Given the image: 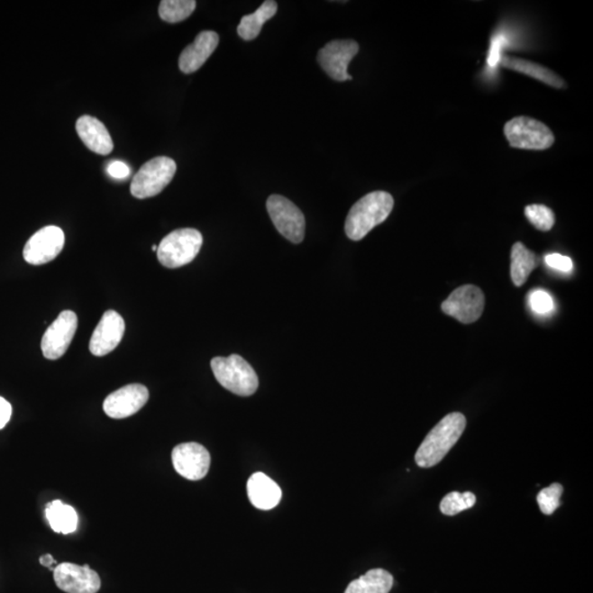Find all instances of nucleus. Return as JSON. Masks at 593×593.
Wrapping results in <instances>:
<instances>
[{
    "label": "nucleus",
    "mask_w": 593,
    "mask_h": 593,
    "mask_svg": "<svg viewBox=\"0 0 593 593\" xmlns=\"http://www.w3.org/2000/svg\"><path fill=\"white\" fill-rule=\"evenodd\" d=\"M466 418L460 412H453L442 419L419 447L415 461L422 469H430L444 459L460 437L464 433Z\"/></svg>",
    "instance_id": "f257e3e1"
},
{
    "label": "nucleus",
    "mask_w": 593,
    "mask_h": 593,
    "mask_svg": "<svg viewBox=\"0 0 593 593\" xmlns=\"http://www.w3.org/2000/svg\"><path fill=\"white\" fill-rule=\"evenodd\" d=\"M389 193L373 192L364 196L351 208L345 221V233L351 240L360 241L377 225L389 217L394 208Z\"/></svg>",
    "instance_id": "f03ea898"
},
{
    "label": "nucleus",
    "mask_w": 593,
    "mask_h": 593,
    "mask_svg": "<svg viewBox=\"0 0 593 593\" xmlns=\"http://www.w3.org/2000/svg\"><path fill=\"white\" fill-rule=\"evenodd\" d=\"M211 369L218 383L234 395L252 396L259 388V377L253 367L240 355L214 358L211 360Z\"/></svg>",
    "instance_id": "7ed1b4c3"
},
{
    "label": "nucleus",
    "mask_w": 593,
    "mask_h": 593,
    "mask_svg": "<svg viewBox=\"0 0 593 593\" xmlns=\"http://www.w3.org/2000/svg\"><path fill=\"white\" fill-rule=\"evenodd\" d=\"M203 235L196 229L173 231L160 241L158 248L160 263L168 269H178L192 263L203 246Z\"/></svg>",
    "instance_id": "20e7f679"
},
{
    "label": "nucleus",
    "mask_w": 593,
    "mask_h": 593,
    "mask_svg": "<svg viewBox=\"0 0 593 593\" xmlns=\"http://www.w3.org/2000/svg\"><path fill=\"white\" fill-rule=\"evenodd\" d=\"M175 160L168 157L154 158L145 163L134 175L132 182V194L138 199L154 197L162 193L175 176Z\"/></svg>",
    "instance_id": "39448f33"
},
{
    "label": "nucleus",
    "mask_w": 593,
    "mask_h": 593,
    "mask_svg": "<svg viewBox=\"0 0 593 593\" xmlns=\"http://www.w3.org/2000/svg\"><path fill=\"white\" fill-rule=\"evenodd\" d=\"M505 135L512 148L546 150L555 142L546 124L530 117H516L505 125Z\"/></svg>",
    "instance_id": "423d86ee"
},
{
    "label": "nucleus",
    "mask_w": 593,
    "mask_h": 593,
    "mask_svg": "<svg viewBox=\"0 0 593 593\" xmlns=\"http://www.w3.org/2000/svg\"><path fill=\"white\" fill-rule=\"evenodd\" d=\"M269 214L275 228L284 238L295 244L303 242L306 220L301 210L283 196L273 195L268 199Z\"/></svg>",
    "instance_id": "0eeeda50"
},
{
    "label": "nucleus",
    "mask_w": 593,
    "mask_h": 593,
    "mask_svg": "<svg viewBox=\"0 0 593 593\" xmlns=\"http://www.w3.org/2000/svg\"><path fill=\"white\" fill-rule=\"evenodd\" d=\"M484 309L485 295L474 285H465L455 289L442 304L445 315L453 316L464 324L476 323Z\"/></svg>",
    "instance_id": "6e6552de"
},
{
    "label": "nucleus",
    "mask_w": 593,
    "mask_h": 593,
    "mask_svg": "<svg viewBox=\"0 0 593 593\" xmlns=\"http://www.w3.org/2000/svg\"><path fill=\"white\" fill-rule=\"evenodd\" d=\"M359 51L360 45L354 40H335L320 50L318 62L331 78L345 82L351 79L348 67Z\"/></svg>",
    "instance_id": "1a4fd4ad"
},
{
    "label": "nucleus",
    "mask_w": 593,
    "mask_h": 593,
    "mask_svg": "<svg viewBox=\"0 0 593 593\" xmlns=\"http://www.w3.org/2000/svg\"><path fill=\"white\" fill-rule=\"evenodd\" d=\"M64 243L63 230L55 225H48L29 239L24 246L23 258L32 265L47 264L62 252Z\"/></svg>",
    "instance_id": "9d476101"
},
{
    "label": "nucleus",
    "mask_w": 593,
    "mask_h": 593,
    "mask_svg": "<svg viewBox=\"0 0 593 593\" xmlns=\"http://www.w3.org/2000/svg\"><path fill=\"white\" fill-rule=\"evenodd\" d=\"M78 330V315L73 311H63L45 332L41 349L45 359L59 360L67 353Z\"/></svg>",
    "instance_id": "9b49d317"
},
{
    "label": "nucleus",
    "mask_w": 593,
    "mask_h": 593,
    "mask_svg": "<svg viewBox=\"0 0 593 593\" xmlns=\"http://www.w3.org/2000/svg\"><path fill=\"white\" fill-rule=\"evenodd\" d=\"M174 469L184 479L200 480L207 476L211 457L205 447L198 443H183L172 452Z\"/></svg>",
    "instance_id": "f8f14e48"
},
{
    "label": "nucleus",
    "mask_w": 593,
    "mask_h": 593,
    "mask_svg": "<svg viewBox=\"0 0 593 593\" xmlns=\"http://www.w3.org/2000/svg\"><path fill=\"white\" fill-rule=\"evenodd\" d=\"M53 571L55 585L67 593H97L102 587L99 575L88 565L63 562Z\"/></svg>",
    "instance_id": "ddd939ff"
},
{
    "label": "nucleus",
    "mask_w": 593,
    "mask_h": 593,
    "mask_svg": "<svg viewBox=\"0 0 593 593\" xmlns=\"http://www.w3.org/2000/svg\"><path fill=\"white\" fill-rule=\"evenodd\" d=\"M147 387L132 384L110 394L104 401L105 414L113 419H125L143 408L149 400Z\"/></svg>",
    "instance_id": "4468645a"
},
{
    "label": "nucleus",
    "mask_w": 593,
    "mask_h": 593,
    "mask_svg": "<svg viewBox=\"0 0 593 593\" xmlns=\"http://www.w3.org/2000/svg\"><path fill=\"white\" fill-rule=\"evenodd\" d=\"M125 324L123 316L114 310L105 311L90 339V353L95 356L109 354L122 342Z\"/></svg>",
    "instance_id": "2eb2a0df"
},
{
    "label": "nucleus",
    "mask_w": 593,
    "mask_h": 593,
    "mask_svg": "<svg viewBox=\"0 0 593 593\" xmlns=\"http://www.w3.org/2000/svg\"><path fill=\"white\" fill-rule=\"evenodd\" d=\"M219 44V35L214 32H203L196 37L195 41L185 48L179 57V69L184 74H192L207 62L211 54Z\"/></svg>",
    "instance_id": "dca6fc26"
},
{
    "label": "nucleus",
    "mask_w": 593,
    "mask_h": 593,
    "mask_svg": "<svg viewBox=\"0 0 593 593\" xmlns=\"http://www.w3.org/2000/svg\"><path fill=\"white\" fill-rule=\"evenodd\" d=\"M77 132L80 140L93 152L108 155L113 152L114 142L107 128L97 118L83 115L78 120Z\"/></svg>",
    "instance_id": "f3484780"
},
{
    "label": "nucleus",
    "mask_w": 593,
    "mask_h": 593,
    "mask_svg": "<svg viewBox=\"0 0 593 593\" xmlns=\"http://www.w3.org/2000/svg\"><path fill=\"white\" fill-rule=\"evenodd\" d=\"M246 488L251 504L258 509H274L281 500L280 487L263 472H255L251 476Z\"/></svg>",
    "instance_id": "a211bd4d"
},
{
    "label": "nucleus",
    "mask_w": 593,
    "mask_h": 593,
    "mask_svg": "<svg viewBox=\"0 0 593 593\" xmlns=\"http://www.w3.org/2000/svg\"><path fill=\"white\" fill-rule=\"evenodd\" d=\"M501 64L504 65L506 68L525 74L527 77L540 80V82L549 85L551 87L560 89L566 87L564 79L552 72L550 68L542 67L540 64L514 57L502 58Z\"/></svg>",
    "instance_id": "6ab92c4d"
},
{
    "label": "nucleus",
    "mask_w": 593,
    "mask_h": 593,
    "mask_svg": "<svg viewBox=\"0 0 593 593\" xmlns=\"http://www.w3.org/2000/svg\"><path fill=\"white\" fill-rule=\"evenodd\" d=\"M278 3L266 0L255 13L246 14L238 26V33L245 41H251L259 37L264 23L273 18L278 13Z\"/></svg>",
    "instance_id": "aec40b11"
},
{
    "label": "nucleus",
    "mask_w": 593,
    "mask_h": 593,
    "mask_svg": "<svg viewBox=\"0 0 593 593\" xmlns=\"http://www.w3.org/2000/svg\"><path fill=\"white\" fill-rule=\"evenodd\" d=\"M539 265V259L521 242L512 246L511 251V278L516 287L526 283L530 274Z\"/></svg>",
    "instance_id": "412c9836"
},
{
    "label": "nucleus",
    "mask_w": 593,
    "mask_h": 593,
    "mask_svg": "<svg viewBox=\"0 0 593 593\" xmlns=\"http://www.w3.org/2000/svg\"><path fill=\"white\" fill-rule=\"evenodd\" d=\"M394 577L385 570H371L351 582L344 593H389Z\"/></svg>",
    "instance_id": "4be33fe9"
},
{
    "label": "nucleus",
    "mask_w": 593,
    "mask_h": 593,
    "mask_svg": "<svg viewBox=\"0 0 593 593\" xmlns=\"http://www.w3.org/2000/svg\"><path fill=\"white\" fill-rule=\"evenodd\" d=\"M45 515L54 532L70 534L78 529L77 511L73 506L64 505L61 500H54L49 504Z\"/></svg>",
    "instance_id": "5701e85b"
},
{
    "label": "nucleus",
    "mask_w": 593,
    "mask_h": 593,
    "mask_svg": "<svg viewBox=\"0 0 593 593\" xmlns=\"http://www.w3.org/2000/svg\"><path fill=\"white\" fill-rule=\"evenodd\" d=\"M196 5L195 0H163L160 4L159 14L165 23H178L192 16Z\"/></svg>",
    "instance_id": "b1692460"
},
{
    "label": "nucleus",
    "mask_w": 593,
    "mask_h": 593,
    "mask_svg": "<svg viewBox=\"0 0 593 593\" xmlns=\"http://www.w3.org/2000/svg\"><path fill=\"white\" fill-rule=\"evenodd\" d=\"M475 504L476 496L472 492L467 491L465 494H460V492L454 491L442 500L440 509L442 514L452 516L470 509Z\"/></svg>",
    "instance_id": "393cba45"
},
{
    "label": "nucleus",
    "mask_w": 593,
    "mask_h": 593,
    "mask_svg": "<svg viewBox=\"0 0 593 593\" xmlns=\"http://www.w3.org/2000/svg\"><path fill=\"white\" fill-rule=\"evenodd\" d=\"M525 217L537 230L550 231L555 224V214L544 205H530L525 208Z\"/></svg>",
    "instance_id": "a878e982"
},
{
    "label": "nucleus",
    "mask_w": 593,
    "mask_h": 593,
    "mask_svg": "<svg viewBox=\"0 0 593 593\" xmlns=\"http://www.w3.org/2000/svg\"><path fill=\"white\" fill-rule=\"evenodd\" d=\"M562 490L564 489H562L561 485L552 484L540 492L539 496H537V504H539L543 514L546 515L554 514L557 507L561 505Z\"/></svg>",
    "instance_id": "bb28decb"
},
{
    "label": "nucleus",
    "mask_w": 593,
    "mask_h": 593,
    "mask_svg": "<svg viewBox=\"0 0 593 593\" xmlns=\"http://www.w3.org/2000/svg\"><path fill=\"white\" fill-rule=\"evenodd\" d=\"M529 305L533 313L539 315H549L554 311L555 304L552 296L543 289L533 290L529 295Z\"/></svg>",
    "instance_id": "cd10ccee"
},
{
    "label": "nucleus",
    "mask_w": 593,
    "mask_h": 593,
    "mask_svg": "<svg viewBox=\"0 0 593 593\" xmlns=\"http://www.w3.org/2000/svg\"><path fill=\"white\" fill-rule=\"evenodd\" d=\"M544 262L550 269L561 271V273H570L574 269L572 260L561 254H547Z\"/></svg>",
    "instance_id": "c85d7f7f"
},
{
    "label": "nucleus",
    "mask_w": 593,
    "mask_h": 593,
    "mask_svg": "<svg viewBox=\"0 0 593 593\" xmlns=\"http://www.w3.org/2000/svg\"><path fill=\"white\" fill-rule=\"evenodd\" d=\"M107 172L114 179H125L130 176V168L127 164L120 162V160H114L107 168Z\"/></svg>",
    "instance_id": "c756f323"
},
{
    "label": "nucleus",
    "mask_w": 593,
    "mask_h": 593,
    "mask_svg": "<svg viewBox=\"0 0 593 593\" xmlns=\"http://www.w3.org/2000/svg\"><path fill=\"white\" fill-rule=\"evenodd\" d=\"M13 408L12 405L3 397H0V430L4 429L12 418Z\"/></svg>",
    "instance_id": "7c9ffc66"
},
{
    "label": "nucleus",
    "mask_w": 593,
    "mask_h": 593,
    "mask_svg": "<svg viewBox=\"0 0 593 593\" xmlns=\"http://www.w3.org/2000/svg\"><path fill=\"white\" fill-rule=\"evenodd\" d=\"M40 564L44 567L51 568V570H54L55 568H53V565L57 564V561H55L51 554H47L40 557Z\"/></svg>",
    "instance_id": "2f4dec72"
},
{
    "label": "nucleus",
    "mask_w": 593,
    "mask_h": 593,
    "mask_svg": "<svg viewBox=\"0 0 593 593\" xmlns=\"http://www.w3.org/2000/svg\"><path fill=\"white\" fill-rule=\"evenodd\" d=\"M158 248H159V246H157V245L152 246V250L155 251V252H158Z\"/></svg>",
    "instance_id": "473e14b6"
}]
</instances>
